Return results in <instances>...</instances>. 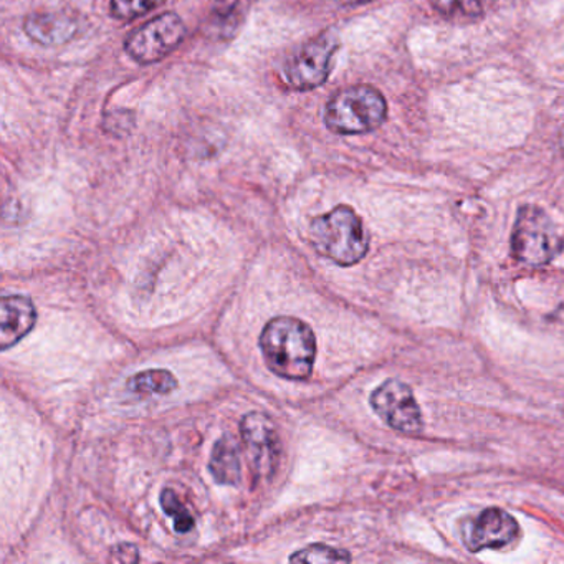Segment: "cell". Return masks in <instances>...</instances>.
Instances as JSON below:
<instances>
[{"label": "cell", "instance_id": "cell-1", "mask_svg": "<svg viewBox=\"0 0 564 564\" xmlns=\"http://www.w3.org/2000/svg\"><path fill=\"white\" fill-rule=\"evenodd\" d=\"M263 359L273 375L290 381H305L312 375L316 359L313 329L293 316L270 319L260 335Z\"/></svg>", "mask_w": 564, "mask_h": 564}, {"label": "cell", "instance_id": "cell-2", "mask_svg": "<svg viewBox=\"0 0 564 564\" xmlns=\"http://www.w3.org/2000/svg\"><path fill=\"white\" fill-rule=\"evenodd\" d=\"M316 252L341 267L361 262L369 250V236L361 217L349 206H338L316 217L310 227Z\"/></svg>", "mask_w": 564, "mask_h": 564}, {"label": "cell", "instance_id": "cell-3", "mask_svg": "<svg viewBox=\"0 0 564 564\" xmlns=\"http://www.w3.org/2000/svg\"><path fill=\"white\" fill-rule=\"evenodd\" d=\"M388 117V104L381 91L369 85L339 90L326 105L325 124L329 131L343 137L371 133Z\"/></svg>", "mask_w": 564, "mask_h": 564}, {"label": "cell", "instance_id": "cell-4", "mask_svg": "<svg viewBox=\"0 0 564 564\" xmlns=\"http://www.w3.org/2000/svg\"><path fill=\"white\" fill-rule=\"evenodd\" d=\"M564 249V239L546 210L527 204L518 210L511 230V253L518 262L543 267Z\"/></svg>", "mask_w": 564, "mask_h": 564}, {"label": "cell", "instance_id": "cell-5", "mask_svg": "<svg viewBox=\"0 0 564 564\" xmlns=\"http://www.w3.org/2000/svg\"><path fill=\"white\" fill-rule=\"evenodd\" d=\"M338 32L328 29L318 37L306 42L283 65V80L295 91H310L322 87L332 74L333 58L339 51Z\"/></svg>", "mask_w": 564, "mask_h": 564}, {"label": "cell", "instance_id": "cell-6", "mask_svg": "<svg viewBox=\"0 0 564 564\" xmlns=\"http://www.w3.org/2000/svg\"><path fill=\"white\" fill-rule=\"evenodd\" d=\"M186 34L183 19L174 12H166L131 32L124 41V51L137 64L153 65L173 54Z\"/></svg>", "mask_w": 564, "mask_h": 564}, {"label": "cell", "instance_id": "cell-7", "mask_svg": "<svg viewBox=\"0 0 564 564\" xmlns=\"http://www.w3.org/2000/svg\"><path fill=\"white\" fill-rule=\"evenodd\" d=\"M372 411L394 431L402 434L417 435L424 429L422 412L415 401L411 386L399 379H388L372 391Z\"/></svg>", "mask_w": 564, "mask_h": 564}, {"label": "cell", "instance_id": "cell-8", "mask_svg": "<svg viewBox=\"0 0 564 564\" xmlns=\"http://www.w3.org/2000/svg\"><path fill=\"white\" fill-rule=\"evenodd\" d=\"M462 541L471 553L505 550L520 538V524L501 508H487L462 524Z\"/></svg>", "mask_w": 564, "mask_h": 564}, {"label": "cell", "instance_id": "cell-9", "mask_svg": "<svg viewBox=\"0 0 564 564\" xmlns=\"http://www.w3.org/2000/svg\"><path fill=\"white\" fill-rule=\"evenodd\" d=\"M240 434L257 474L272 475L280 458L279 431L272 419L262 412H250L240 422Z\"/></svg>", "mask_w": 564, "mask_h": 564}, {"label": "cell", "instance_id": "cell-10", "mask_svg": "<svg viewBox=\"0 0 564 564\" xmlns=\"http://www.w3.org/2000/svg\"><path fill=\"white\" fill-rule=\"evenodd\" d=\"M80 31V18L68 12H37L24 21L25 35L42 47L68 44Z\"/></svg>", "mask_w": 564, "mask_h": 564}, {"label": "cell", "instance_id": "cell-11", "mask_svg": "<svg viewBox=\"0 0 564 564\" xmlns=\"http://www.w3.org/2000/svg\"><path fill=\"white\" fill-rule=\"evenodd\" d=\"M37 312L29 296L8 295L0 303V348L8 351L34 329Z\"/></svg>", "mask_w": 564, "mask_h": 564}, {"label": "cell", "instance_id": "cell-12", "mask_svg": "<svg viewBox=\"0 0 564 564\" xmlns=\"http://www.w3.org/2000/svg\"><path fill=\"white\" fill-rule=\"evenodd\" d=\"M209 470L217 484L229 487L240 484L239 448L232 438L223 437L216 442L210 455Z\"/></svg>", "mask_w": 564, "mask_h": 564}, {"label": "cell", "instance_id": "cell-13", "mask_svg": "<svg viewBox=\"0 0 564 564\" xmlns=\"http://www.w3.org/2000/svg\"><path fill=\"white\" fill-rule=\"evenodd\" d=\"M177 388V379L166 369L138 372L128 381V389L140 395H166Z\"/></svg>", "mask_w": 564, "mask_h": 564}, {"label": "cell", "instance_id": "cell-14", "mask_svg": "<svg viewBox=\"0 0 564 564\" xmlns=\"http://www.w3.org/2000/svg\"><path fill=\"white\" fill-rule=\"evenodd\" d=\"M497 0H434L442 18L451 21H475L484 18Z\"/></svg>", "mask_w": 564, "mask_h": 564}, {"label": "cell", "instance_id": "cell-15", "mask_svg": "<svg viewBox=\"0 0 564 564\" xmlns=\"http://www.w3.org/2000/svg\"><path fill=\"white\" fill-rule=\"evenodd\" d=\"M160 501L164 513H166L167 517L173 518L174 530H176L177 533H189V531L196 527V520H194L191 511L187 510L186 505L180 500L176 491L170 490V488H164L163 494H161Z\"/></svg>", "mask_w": 564, "mask_h": 564}, {"label": "cell", "instance_id": "cell-16", "mask_svg": "<svg viewBox=\"0 0 564 564\" xmlns=\"http://www.w3.org/2000/svg\"><path fill=\"white\" fill-rule=\"evenodd\" d=\"M292 563H348L351 561L346 551L326 546V544H310L290 556Z\"/></svg>", "mask_w": 564, "mask_h": 564}, {"label": "cell", "instance_id": "cell-17", "mask_svg": "<svg viewBox=\"0 0 564 564\" xmlns=\"http://www.w3.org/2000/svg\"><path fill=\"white\" fill-rule=\"evenodd\" d=\"M166 0H111L110 12L118 21H134L156 11Z\"/></svg>", "mask_w": 564, "mask_h": 564}, {"label": "cell", "instance_id": "cell-18", "mask_svg": "<svg viewBox=\"0 0 564 564\" xmlns=\"http://www.w3.org/2000/svg\"><path fill=\"white\" fill-rule=\"evenodd\" d=\"M242 2L243 0H214L213 18L227 24L230 19L236 18Z\"/></svg>", "mask_w": 564, "mask_h": 564}, {"label": "cell", "instance_id": "cell-19", "mask_svg": "<svg viewBox=\"0 0 564 564\" xmlns=\"http://www.w3.org/2000/svg\"><path fill=\"white\" fill-rule=\"evenodd\" d=\"M111 560L120 561V563H137V561H140V553H138V547L134 544H118L111 551Z\"/></svg>", "mask_w": 564, "mask_h": 564}, {"label": "cell", "instance_id": "cell-20", "mask_svg": "<svg viewBox=\"0 0 564 564\" xmlns=\"http://www.w3.org/2000/svg\"><path fill=\"white\" fill-rule=\"evenodd\" d=\"M335 2L339 8H358V6L369 4V2H375V0H335Z\"/></svg>", "mask_w": 564, "mask_h": 564}, {"label": "cell", "instance_id": "cell-21", "mask_svg": "<svg viewBox=\"0 0 564 564\" xmlns=\"http://www.w3.org/2000/svg\"><path fill=\"white\" fill-rule=\"evenodd\" d=\"M561 148H563L564 151V127L563 130H561Z\"/></svg>", "mask_w": 564, "mask_h": 564}]
</instances>
